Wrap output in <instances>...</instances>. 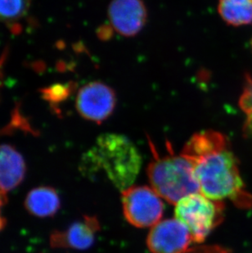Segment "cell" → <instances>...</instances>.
Here are the masks:
<instances>
[{
	"label": "cell",
	"instance_id": "cell-1",
	"mask_svg": "<svg viewBox=\"0 0 252 253\" xmlns=\"http://www.w3.org/2000/svg\"><path fill=\"white\" fill-rule=\"evenodd\" d=\"M181 155L193 166L200 193L213 200H229L239 208H250L252 197L246 189L239 163L224 134L203 130L193 134Z\"/></svg>",
	"mask_w": 252,
	"mask_h": 253
},
{
	"label": "cell",
	"instance_id": "cell-2",
	"mask_svg": "<svg viewBox=\"0 0 252 253\" xmlns=\"http://www.w3.org/2000/svg\"><path fill=\"white\" fill-rule=\"evenodd\" d=\"M141 167L142 157L133 142L122 134L107 133L83 156L81 169L88 176L101 172L122 192L133 185Z\"/></svg>",
	"mask_w": 252,
	"mask_h": 253
},
{
	"label": "cell",
	"instance_id": "cell-3",
	"mask_svg": "<svg viewBox=\"0 0 252 253\" xmlns=\"http://www.w3.org/2000/svg\"><path fill=\"white\" fill-rule=\"evenodd\" d=\"M154 153L147 169L151 187L162 199L175 205L190 194L200 193L193 166L183 156L170 153L160 157Z\"/></svg>",
	"mask_w": 252,
	"mask_h": 253
},
{
	"label": "cell",
	"instance_id": "cell-4",
	"mask_svg": "<svg viewBox=\"0 0 252 253\" xmlns=\"http://www.w3.org/2000/svg\"><path fill=\"white\" fill-rule=\"evenodd\" d=\"M174 215L185 225L193 243L202 244L224 219L225 205L202 193L184 197L175 204Z\"/></svg>",
	"mask_w": 252,
	"mask_h": 253
},
{
	"label": "cell",
	"instance_id": "cell-5",
	"mask_svg": "<svg viewBox=\"0 0 252 253\" xmlns=\"http://www.w3.org/2000/svg\"><path fill=\"white\" fill-rule=\"evenodd\" d=\"M122 203L126 220L137 228L153 226L164 213L162 198L152 187H128L122 192Z\"/></svg>",
	"mask_w": 252,
	"mask_h": 253
},
{
	"label": "cell",
	"instance_id": "cell-6",
	"mask_svg": "<svg viewBox=\"0 0 252 253\" xmlns=\"http://www.w3.org/2000/svg\"><path fill=\"white\" fill-rule=\"evenodd\" d=\"M117 101V94L112 87L102 82H91L79 90L76 108L84 119L101 123L112 116Z\"/></svg>",
	"mask_w": 252,
	"mask_h": 253
},
{
	"label": "cell",
	"instance_id": "cell-7",
	"mask_svg": "<svg viewBox=\"0 0 252 253\" xmlns=\"http://www.w3.org/2000/svg\"><path fill=\"white\" fill-rule=\"evenodd\" d=\"M192 243L190 233L176 218L161 220L152 227L147 238L152 253H186Z\"/></svg>",
	"mask_w": 252,
	"mask_h": 253
},
{
	"label": "cell",
	"instance_id": "cell-8",
	"mask_svg": "<svg viewBox=\"0 0 252 253\" xmlns=\"http://www.w3.org/2000/svg\"><path fill=\"white\" fill-rule=\"evenodd\" d=\"M101 225L95 215H84L63 230H54L49 237L52 249L86 250L93 246Z\"/></svg>",
	"mask_w": 252,
	"mask_h": 253
},
{
	"label": "cell",
	"instance_id": "cell-9",
	"mask_svg": "<svg viewBox=\"0 0 252 253\" xmlns=\"http://www.w3.org/2000/svg\"><path fill=\"white\" fill-rule=\"evenodd\" d=\"M108 17L114 31L132 37L145 26L148 11L142 0H112L108 7Z\"/></svg>",
	"mask_w": 252,
	"mask_h": 253
},
{
	"label": "cell",
	"instance_id": "cell-10",
	"mask_svg": "<svg viewBox=\"0 0 252 253\" xmlns=\"http://www.w3.org/2000/svg\"><path fill=\"white\" fill-rule=\"evenodd\" d=\"M24 158L13 146L0 144V190L7 194L22 184L26 176Z\"/></svg>",
	"mask_w": 252,
	"mask_h": 253
},
{
	"label": "cell",
	"instance_id": "cell-11",
	"mask_svg": "<svg viewBox=\"0 0 252 253\" xmlns=\"http://www.w3.org/2000/svg\"><path fill=\"white\" fill-rule=\"evenodd\" d=\"M24 207L30 215L36 217H52L60 210L61 199L53 188L37 187L26 195Z\"/></svg>",
	"mask_w": 252,
	"mask_h": 253
},
{
	"label": "cell",
	"instance_id": "cell-12",
	"mask_svg": "<svg viewBox=\"0 0 252 253\" xmlns=\"http://www.w3.org/2000/svg\"><path fill=\"white\" fill-rule=\"evenodd\" d=\"M218 11L222 19L230 26L252 23V0H219Z\"/></svg>",
	"mask_w": 252,
	"mask_h": 253
},
{
	"label": "cell",
	"instance_id": "cell-13",
	"mask_svg": "<svg viewBox=\"0 0 252 253\" xmlns=\"http://www.w3.org/2000/svg\"><path fill=\"white\" fill-rule=\"evenodd\" d=\"M31 0H0V22L12 23L26 16Z\"/></svg>",
	"mask_w": 252,
	"mask_h": 253
},
{
	"label": "cell",
	"instance_id": "cell-14",
	"mask_svg": "<svg viewBox=\"0 0 252 253\" xmlns=\"http://www.w3.org/2000/svg\"><path fill=\"white\" fill-rule=\"evenodd\" d=\"M238 104L247 117H252V77L250 75L246 76L245 84Z\"/></svg>",
	"mask_w": 252,
	"mask_h": 253
},
{
	"label": "cell",
	"instance_id": "cell-15",
	"mask_svg": "<svg viewBox=\"0 0 252 253\" xmlns=\"http://www.w3.org/2000/svg\"><path fill=\"white\" fill-rule=\"evenodd\" d=\"M70 84L68 85H57L52 86L50 88H47L43 90V98L48 99L50 102H62L69 96L71 92Z\"/></svg>",
	"mask_w": 252,
	"mask_h": 253
},
{
	"label": "cell",
	"instance_id": "cell-16",
	"mask_svg": "<svg viewBox=\"0 0 252 253\" xmlns=\"http://www.w3.org/2000/svg\"><path fill=\"white\" fill-rule=\"evenodd\" d=\"M186 253H232L230 250L218 245H201L190 249Z\"/></svg>",
	"mask_w": 252,
	"mask_h": 253
},
{
	"label": "cell",
	"instance_id": "cell-17",
	"mask_svg": "<svg viewBox=\"0 0 252 253\" xmlns=\"http://www.w3.org/2000/svg\"><path fill=\"white\" fill-rule=\"evenodd\" d=\"M243 132L246 137L252 138V117H247L243 126Z\"/></svg>",
	"mask_w": 252,
	"mask_h": 253
},
{
	"label": "cell",
	"instance_id": "cell-18",
	"mask_svg": "<svg viewBox=\"0 0 252 253\" xmlns=\"http://www.w3.org/2000/svg\"><path fill=\"white\" fill-rule=\"evenodd\" d=\"M7 194H4L3 192H2L1 190H0V216L2 215L1 210H2V208L4 207L5 204L7 203Z\"/></svg>",
	"mask_w": 252,
	"mask_h": 253
},
{
	"label": "cell",
	"instance_id": "cell-19",
	"mask_svg": "<svg viewBox=\"0 0 252 253\" xmlns=\"http://www.w3.org/2000/svg\"><path fill=\"white\" fill-rule=\"evenodd\" d=\"M6 220H5V218L1 215L0 216V232L2 231V229H4L5 225H6Z\"/></svg>",
	"mask_w": 252,
	"mask_h": 253
},
{
	"label": "cell",
	"instance_id": "cell-20",
	"mask_svg": "<svg viewBox=\"0 0 252 253\" xmlns=\"http://www.w3.org/2000/svg\"></svg>",
	"mask_w": 252,
	"mask_h": 253
}]
</instances>
